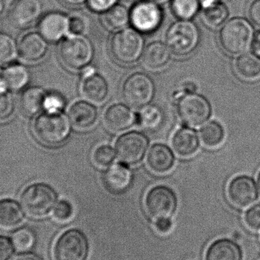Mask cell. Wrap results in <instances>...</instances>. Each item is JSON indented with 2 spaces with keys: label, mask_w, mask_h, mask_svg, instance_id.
<instances>
[{
  "label": "cell",
  "mask_w": 260,
  "mask_h": 260,
  "mask_svg": "<svg viewBox=\"0 0 260 260\" xmlns=\"http://www.w3.org/2000/svg\"><path fill=\"white\" fill-rule=\"evenodd\" d=\"M32 130L37 140L43 145L57 146L70 136L71 122L61 111H44L35 119Z\"/></svg>",
  "instance_id": "1"
},
{
  "label": "cell",
  "mask_w": 260,
  "mask_h": 260,
  "mask_svg": "<svg viewBox=\"0 0 260 260\" xmlns=\"http://www.w3.org/2000/svg\"><path fill=\"white\" fill-rule=\"evenodd\" d=\"M254 40L253 26L247 20L232 18L220 31L219 41L223 50L231 55H241L249 50Z\"/></svg>",
  "instance_id": "2"
},
{
  "label": "cell",
  "mask_w": 260,
  "mask_h": 260,
  "mask_svg": "<svg viewBox=\"0 0 260 260\" xmlns=\"http://www.w3.org/2000/svg\"><path fill=\"white\" fill-rule=\"evenodd\" d=\"M144 38L139 30L125 27L111 38L110 50L117 62L130 65L139 60L144 52Z\"/></svg>",
  "instance_id": "3"
},
{
  "label": "cell",
  "mask_w": 260,
  "mask_h": 260,
  "mask_svg": "<svg viewBox=\"0 0 260 260\" xmlns=\"http://www.w3.org/2000/svg\"><path fill=\"white\" fill-rule=\"evenodd\" d=\"M56 200L57 196L53 188L44 183H34L23 191L21 207L29 216L41 218L54 209Z\"/></svg>",
  "instance_id": "4"
},
{
  "label": "cell",
  "mask_w": 260,
  "mask_h": 260,
  "mask_svg": "<svg viewBox=\"0 0 260 260\" xmlns=\"http://www.w3.org/2000/svg\"><path fill=\"white\" fill-rule=\"evenodd\" d=\"M59 56L61 62L67 68L82 70L92 60L94 48L86 37L72 35L62 41L59 45Z\"/></svg>",
  "instance_id": "5"
},
{
  "label": "cell",
  "mask_w": 260,
  "mask_h": 260,
  "mask_svg": "<svg viewBox=\"0 0 260 260\" xmlns=\"http://www.w3.org/2000/svg\"><path fill=\"white\" fill-rule=\"evenodd\" d=\"M200 40V29L190 20L179 19L173 23L166 35L167 45L178 56L192 53L199 45Z\"/></svg>",
  "instance_id": "6"
},
{
  "label": "cell",
  "mask_w": 260,
  "mask_h": 260,
  "mask_svg": "<svg viewBox=\"0 0 260 260\" xmlns=\"http://www.w3.org/2000/svg\"><path fill=\"white\" fill-rule=\"evenodd\" d=\"M89 246L86 236L78 229H70L56 240L53 248L55 260H85Z\"/></svg>",
  "instance_id": "7"
},
{
  "label": "cell",
  "mask_w": 260,
  "mask_h": 260,
  "mask_svg": "<svg viewBox=\"0 0 260 260\" xmlns=\"http://www.w3.org/2000/svg\"><path fill=\"white\" fill-rule=\"evenodd\" d=\"M177 206V196L168 186H154L147 192L145 200V211L154 221L161 218H171L175 213Z\"/></svg>",
  "instance_id": "8"
},
{
  "label": "cell",
  "mask_w": 260,
  "mask_h": 260,
  "mask_svg": "<svg viewBox=\"0 0 260 260\" xmlns=\"http://www.w3.org/2000/svg\"><path fill=\"white\" fill-rule=\"evenodd\" d=\"M122 94L129 106L135 108H143L148 105L154 97V82L145 73H133L125 80Z\"/></svg>",
  "instance_id": "9"
},
{
  "label": "cell",
  "mask_w": 260,
  "mask_h": 260,
  "mask_svg": "<svg viewBox=\"0 0 260 260\" xmlns=\"http://www.w3.org/2000/svg\"><path fill=\"white\" fill-rule=\"evenodd\" d=\"M212 112L210 104L200 94L189 93L180 98L177 113L180 120L187 126L197 127L209 120Z\"/></svg>",
  "instance_id": "10"
},
{
  "label": "cell",
  "mask_w": 260,
  "mask_h": 260,
  "mask_svg": "<svg viewBox=\"0 0 260 260\" xmlns=\"http://www.w3.org/2000/svg\"><path fill=\"white\" fill-rule=\"evenodd\" d=\"M148 139L143 133L131 131L118 138L115 145L116 154L120 161L126 165L139 163L145 157Z\"/></svg>",
  "instance_id": "11"
},
{
  "label": "cell",
  "mask_w": 260,
  "mask_h": 260,
  "mask_svg": "<svg viewBox=\"0 0 260 260\" xmlns=\"http://www.w3.org/2000/svg\"><path fill=\"white\" fill-rule=\"evenodd\" d=\"M162 19L160 6L149 0L138 2L130 11V23L141 33H151L157 30Z\"/></svg>",
  "instance_id": "12"
},
{
  "label": "cell",
  "mask_w": 260,
  "mask_h": 260,
  "mask_svg": "<svg viewBox=\"0 0 260 260\" xmlns=\"http://www.w3.org/2000/svg\"><path fill=\"white\" fill-rule=\"evenodd\" d=\"M228 197L236 207L247 208L257 199V189L254 180L247 176L234 178L228 186Z\"/></svg>",
  "instance_id": "13"
},
{
  "label": "cell",
  "mask_w": 260,
  "mask_h": 260,
  "mask_svg": "<svg viewBox=\"0 0 260 260\" xmlns=\"http://www.w3.org/2000/svg\"><path fill=\"white\" fill-rule=\"evenodd\" d=\"M38 30L49 42H57L70 31V18L62 12H49L40 20Z\"/></svg>",
  "instance_id": "14"
},
{
  "label": "cell",
  "mask_w": 260,
  "mask_h": 260,
  "mask_svg": "<svg viewBox=\"0 0 260 260\" xmlns=\"http://www.w3.org/2000/svg\"><path fill=\"white\" fill-rule=\"evenodd\" d=\"M41 0H17L10 12V20L18 27H26L35 23L42 13Z\"/></svg>",
  "instance_id": "15"
},
{
  "label": "cell",
  "mask_w": 260,
  "mask_h": 260,
  "mask_svg": "<svg viewBox=\"0 0 260 260\" xmlns=\"http://www.w3.org/2000/svg\"><path fill=\"white\" fill-rule=\"evenodd\" d=\"M47 41L38 32H29L23 35L18 44V53L27 62H37L45 56Z\"/></svg>",
  "instance_id": "16"
},
{
  "label": "cell",
  "mask_w": 260,
  "mask_h": 260,
  "mask_svg": "<svg viewBox=\"0 0 260 260\" xmlns=\"http://www.w3.org/2000/svg\"><path fill=\"white\" fill-rule=\"evenodd\" d=\"M136 120L133 111L123 104H114L108 107L104 116L107 127L114 132L129 129Z\"/></svg>",
  "instance_id": "17"
},
{
  "label": "cell",
  "mask_w": 260,
  "mask_h": 260,
  "mask_svg": "<svg viewBox=\"0 0 260 260\" xmlns=\"http://www.w3.org/2000/svg\"><path fill=\"white\" fill-rule=\"evenodd\" d=\"M132 179V172L127 166L115 164L107 170L104 174L103 181L110 192L120 194L129 187Z\"/></svg>",
  "instance_id": "18"
},
{
  "label": "cell",
  "mask_w": 260,
  "mask_h": 260,
  "mask_svg": "<svg viewBox=\"0 0 260 260\" xmlns=\"http://www.w3.org/2000/svg\"><path fill=\"white\" fill-rule=\"evenodd\" d=\"M82 84L84 97L93 103L100 104L106 100L108 94V85L103 76L89 70L85 73Z\"/></svg>",
  "instance_id": "19"
},
{
  "label": "cell",
  "mask_w": 260,
  "mask_h": 260,
  "mask_svg": "<svg viewBox=\"0 0 260 260\" xmlns=\"http://www.w3.org/2000/svg\"><path fill=\"white\" fill-rule=\"evenodd\" d=\"M69 118L76 129H88L97 121V108L89 102L79 101L70 108Z\"/></svg>",
  "instance_id": "20"
},
{
  "label": "cell",
  "mask_w": 260,
  "mask_h": 260,
  "mask_svg": "<svg viewBox=\"0 0 260 260\" xmlns=\"http://www.w3.org/2000/svg\"><path fill=\"white\" fill-rule=\"evenodd\" d=\"M147 163L154 173L166 174L174 167V155L166 145L154 144L148 151Z\"/></svg>",
  "instance_id": "21"
},
{
  "label": "cell",
  "mask_w": 260,
  "mask_h": 260,
  "mask_svg": "<svg viewBox=\"0 0 260 260\" xmlns=\"http://www.w3.org/2000/svg\"><path fill=\"white\" fill-rule=\"evenodd\" d=\"M173 148L178 155L190 157L198 151L200 141L193 129L182 127L177 130L171 139Z\"/></svg>",
  "instance_id": "22"
},
{
  "label": "cell",
  "mask_w": 260,
  "mask_h": 260,
  "mask_svg": "<svg viewBox=\"0 0 260 260\" xmlns=\"http://www.w3.org/2000/svg\"><path fill=\"white\" fill-rule=\"evenodd\" d=\"M205 260H242V251L233 241L217 240L208 247Z\"/></svg>",
  "instance_id": "23"
},
{
  "label": "cell",
  "mask_w": 260,
  "mask_h": 260,
  "mask_svg": "<svg viewBox=\"0 0 260 260\" xmlns=\"http://www.w3.org/2000/svg\"><path fill=\"white\" fill-rule=\"evenodd\" d=\"M171 50L166 44L156 41L147 46L142 54L144 66L150 70H160L168 64Z\"/></svg>",
  "instance_id": "24"
},
{
  "label": "cell",
  "mask_w": 260,
  "mask_h": 260,
  "mask_svg": "<svg viewBox=\"0 0 260 260\" xmlns=\"http://www.w3.org/2000/svg\"><path fill=\"white\" fill-rule=\"evenodd\" d=\"M30 73L22 64L12 63L7 66L2 73L1 81L11 91H20L28 84Z\"/></svg>",
  "instance_id": "25"
},
{
  "label": "cell",
  "mask_w": 260,
  "mask_h": 260,
  "mask_svg": "<svg viewBox=\"0 0 260 260\" xmlns=\"http://www.w3.org/2000/svg\"><path fill=\"white\" fill-rule=\"evenodd\" d=\"M47 93L40 87H30L23 91L20 105L24 115L34 117L44 109Z\"/></svg>",
  "instance_id": "26"
},
{
  "label": "cell",
  "mask_w": 260,
  "mask_h": 260,
  "mask_svg": "<svg viewBox=\"0 0 260 260\" xmlns=\"http://www.w3.org/2000/svg\"><path fill=\"white\" fill-rule=\"evenodd\" d=\"M24 215L19 205L12 200H0V229L11 230L19 225Z\"/></svg>",
  "instance_id": "27"
},
{
  "label": "cell",
  "mask_w": 260,
  "mask_h": 260,
  "mask_svg": "<svg viewBox=\"0 0 260 260\" xmlns=\"http://www.w3.org/2000/svg\"><path fill=\"white\" fill-rule=\"evenodd\" d=\"M101 21L108 30L118 31L130 22V11L123 5L116 4L102 13Z\"/></svg>",
  "instance_id": "28"
},
{
  "label": "cell",
  "mask_w": 260,
  "mask_h": 260,
  "mask_svg": "<svg viewBox=\"0 0 260 260\" xmlns=\"http://www.w3.org/2000/svg\"><path fill=\"white\" fill-rule=\"evenodd\" d=\"M235 70L242 79L255 80L260 76V58L256 55L245 53L237 59Z\"/></svg>",
  "instance_id": "29"
},
{
  "label": "cell",
  "mask_w": 260,
  "mask_h": 260,
  "mask_svg": "<svg viewBox=\"0 0 260 260\" xmlns=\"http://www.w3.org/2000/svg\"><path fill=\"white\" fill-rule=\"evenodd\" d=\"M229 11L227 6L220 2L203 9L201 20L205 26L211 29L218 28L224 24L229 17Z\"/></svg>",
  "instance_id": "30"
},
{
  "label": "cell",
  "mask_w": 260,
  "mask_h": 260,
  "mask_svg": "<svg viewBox=\"0 0 260 260\" xmlns=\"http://www.w3.org/2000/svg\"><path fill=\"white\" fill-rule=\"evenodd\" d=\"M163 122V114L158 107L146 105L139 111L137 123L141 127L148 131H154L160 127Z\"/></svg>",
  "instance_id": "31"
},
{
  "label": "cell",
  "mask_w": 260,
  "mask_h": 260,
  "mask_svg": "<svg viewBox=\"0 0 260 260\" xmlns=\"http://www.w3.org/2000/svg\"><path fill=\"white\" fill-rule=\"evenodd\" d=\"M200 136L203 144L208 148H217L224 142L225 133L224 128L218 122L206 123L200 130Z\"/></svg>",
  "instance_id": "32"
},
{
  "label": "cell",
  "mask_w": 260,
  "mask_h": 260,
  "mask_svg": "<svg viewBox=\"0 0 260 260\" xmlns=\"http://www.w3.org/2000/svg\"><path fill=\"white\" fill-rule=\"evenodd\" d=\"M200 7V0H172L171 9L179 19L190 20Z\"/></svg>",
  "instance_id": "33"
},
{
  "label": "cell",
  "mask_w": 260,
  "mask_h": 260,
  "mask_svg": "<svg viewBox=\"0 0 260 260\" xmlns=\"http://www.w3.org/2000/svg\"><path fill=\"white\" fill-rule=\"evenodd\" d=\"M18 52L15 40L10 35L0 32V64L9 63L13 61Z\"/></svg>",
  "instance_id": "34"
},
{
  "label": "cell",
  "mask_w": 260,
  "mask_h": 260,
  "mask_svg": "<svg viewBox=\"0 0 260 260\" xmlns=\"http://www.w3.org/2000/svg\"><path fill=\"white\" fill-rule=\"evenodd\" d=\"M15 111V102L9 90L0 79V123L11 118Z\"/></svg>",
  "instance_id": "35"
},
{
  "label": "cell",
  "mask_w": 260,
  "mask_h": 260,
  "mask_svg": "<svg viewBox=\"0 0 260 260\" xmlns=\"http://www.w3.org/2000/svg\"><path fill=\"white\" fill-rule=\"evenodd\" d=\"M12 242L15 250L27 251L35 244V235L27 229H20L12 235Z\"/></svg>",
  "instance_id": "36"
},
{
  "label": "cell",
  "mask_w": 260,
  "mask_h": 260,
  "mask_svg": "<svg viewBox=\"0 0 260 260\" xmlns=\"http://www.w3.org/2000/svg\"><path fill=\"white\" fill-rule=\"evenodd\" d=\"M70 31L72 35H84L91 25L90 18L84 12H76L70 17Z\"/></svg>",
  "instance_id": "37"
},
{
  "label": "cell",
  "mask_w": 260,
  "mask_h": 260,
  "mask_svg": "<svg viewBox=\"0 0 260 260\" xmlns=\"http://www.w3.org/2000/svg\"><path fill=\"white\" fill-rule=\"evenodd\" d=\"M115 154V151L110 145H100L94 149L92 155L93 160L98 166L105 168L109 166L114 161Z\"/></svg>",
  "instance_id": "38"
},
{
  "label": "cell",
  "mask_w": 260,
  "mask_h": 260,
  "mask_svg": "<svg viewBox=\"0 0 260 260\" xmlns=\"http://www.w3.org/2000/svg\"><path fill=\"white\" fill-rule=\"evenodd\" d=\"M73 215V207L70 202L61 200L53 209V216L59 221H67Z\"/></svg>",
  "instance_id": "39"
},
{
  "label": "cell",
  "mask_w": 260,
  "mask_h": 260,
  "mask_svg": "<svg viewBox=\"0 0 260 260\" xmlns=\"http://www.w3.org/2000/svg\"><path fill=\"white\" fill-rule=\"evenodd\" d=\"M244 221L250 230H260V204L254 205L247 211L244 215Z\"/></svg>",
  "instance_id": "40"
},
{
  "label": "cell",
  "mask_w": 260,
  "mask_h": 260,
  "mask_svg": "<svg viewBox=\"0 0 260 260\" xmlns=\"http://www.w3.org/2000/svg\"><path fill=\"white\" fill-rule=\"evenodd\" d=\"M65 106L63 99L56 93L47 94L44 102V109L49 112H59Z\"/></svg>",
  "instance_id": "41"
},
{
  "label": "cell",
  "mask_w": 260,
  "mask_h": 260,
  "mask_svg": "<svg viewBox=\"0 0 260 260\" xmlns=\"http://www.w3.org/2000/svg\"><path fill=\"white\" fill-rule=\"evenodd\" d=\"M118 0H87L88 8L93 12L103 13L117 4Z\"/></svg>",
  "instance_id": "42"
},
{
  "label": "cell",
  "mask_w": 260,
  "mask_h": 260,
  "mask_svg": "<svg viewBox=\"0 0 260 260\" xmlns=\"http://www.w3.org/2000/svg\"><path fill=\"white\" fill-rule=\"evenodd\" d=\"M12 240L4 236H0V260H9L14 252Z\"/></svg>",
  "instance_id": "43"
},
{
  "label": "cell",
  "mask_w": 260,
  "mask_h": 260,
  "mask_svg": "<svg viewBox=\"0 0 260 260\" xmlns=\"http://www.w3.org/2000/svg\"><path fill=\"white\" fill-rule=\"evenodd\" d=\"M156 230L161 235H166L171 232L173 228V222L171 218H161L155 221Z\"/></svg>",
  "instance_id": "44"
},
{
  "label": "cell",
  "mask_w": 260,
  "mask_h": 260,
  "mask_svg": "<svg viewBox=\"0 0 260 260\" xmlns=\"http://www.w3.org/2000/svg\"><path fill=\"white\" fill-rule=\"evenodd\" d=\"M249 16L253 24L260 27V0H256L252 3L249 9Z\"/></svg>",
  "instance_id": "45"
},
{
  "label": "cell",
  "mask_w": 260,
  "mask_h": 260,
  "mask_svg": "<svg viewBox=\"0 0 260 260\" xmlns=\"http://www.w3.org/2000/svg\"><path fill=\"white\" fill-rule=\"evenodd\" d=\"M12 260H41L39 256L33 253H22V254L18 255Z\"/></svg>",
  "instance_id": "46"
},
{
  "label": "cell",
  "mask_w": 260,
  "mask_h": 260,
  "mask_svg": "<svg viewBox=\"0 0 260 260\" xmlns=\"http://www.w3.org/2000/svg\"><path fill=\"white\" fill-rule=\"evenodd\" d=\"M253 51L260 58V32L254 37L253 42Z\"/></svg>",
  "instance_id": "47"
},
{
  "label": "cell",
  "mask_w": 260,
  "mask_h": 260,
  "mask_svg": "<svg viewBox=\"0 0 260 260\" xmlns=\"http://www.w3.org/2000/svg\"><path fill=\"white\" fill-rule=\"evenodd\" d=\"M60 1L67 6H79L85 3L87 0H60Z\"/></svg>",
  "instance_id": "48"
},
{
  "label": "cell",
  "mask_w": 260,
  "mask_h": 260,
  "mask_svg": "<svg viewBox=\"0 0 260 260\" xmlns=\"http://www.w3.org/2000/svg\"><path fill=\"white\" fill-rule=\"evenodd\" d=\"M183 89H184V91L186 94L194 93L196 90H197V86H196L195 84L192 83V82H186L184 86H183Z\"/></svg>",
  "instance_id": "49"
},
{
  "label": "cell",
  "mask_w": 260,
  "mask_h": 260,
  "mask_svg": "<svg viewBox=\"0 0 260 260\" xmlns=\"http://www.w3.org/2000/svg\"><path fill=\"white\" fill-rule=\"evenodd\" d=\"M217 2H218V0H200V6H202L203 9H206V8L215 4Z\"/></svg>",
  "instance_id": "50"
},
{
  "label": "cell",
  "mask_w": 260,
  "mask_h": 260,
  "mask_svg": "<svg viewBox=\"0 0 260 260\" xmlns=\"http://www.w3.org/2000/svg\"><path fill=\"white\" fill-rule=\"evenodd\" d=\"M149 1L153 2V3H156V4L159 5H164L165 3H168V2L171 1V0H149Z\"/></svg>",
  "instance_id": "51"
},
{
  "label": "cell",
  "mask_w": 260,
  "mask_h": 260,
  "mask_svg": "<svg viewBox=\"0 0 260 260\" xmlns=\"http://www.w3.org/2000/svg\"><path fill=\"white\" fill-rule=\"evenodd\" d=\"M5 9V0H0V15L3 13Z\"/></svg>",
  "instance_id": "52"
},
{
  "label": "cell",
  "mask_w": 260,
  "mask_h": 260,
  "mask_svg": "<svg viewBox=\"0 0 260 260\" xmlns=\"http://www.w3.org/2000/svg\"><path fill=\"white\" fill-rule=\"evenodd\" d=\"M258 189H259V192L260 193V173L259 174V177H258Z\"/></svg>",
  "instance_id": "53"
}]
</instances>
